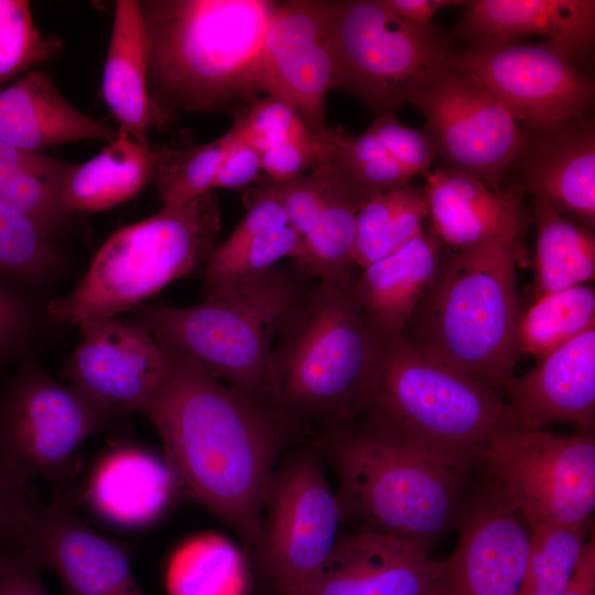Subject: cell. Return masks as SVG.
<instances>
[{
	"mask_svg": "<svg viewBox=\"0 0 595 595\" xmlns=\"http://www.w3.org/2000/svg\"><path fill=\"white\" fill-rule=\"evenodd\" d=\"M333 1L279 2L257 62L260 93L293 107L317 134L325 136V100L335 88V63L328 42Z\"/></svg>",
	"mask_w": 595,
	"mask_h": 595,
	"instance_id": "15",
	"label": "cell"
},
{
	"mask_svg": "<svg viewBox=\"0 0 595 595\" xmlns=\"http://www.w3.org/2000/svg\"><path fill=\"white\" fill-rule=\"evenodd\" d=\"M587 523H547L530 530L519 595H564L584 554Z\"/></svg>",
	"mask_w": 595,
	"mask_h": 595,
	"instance_id": "34",
	"label": "cell"
},
{
	"mask_svg": "<svg viewBox=\"0 0 595 595\" xmlns=\"http://www.w3.org/2000/svg\"><path fill=\"white\" fill-rule=\"evenodd\" d=\"M327 161L374 194L410 183L412 177L389 155L368 129L353 136L344 128H327Z\"/></svg>",
	"mask_w": 595,
	"mask_h": 595,
	"instance_id": "35",
	"label": "cell"
},
{
	"mask_svg": "<svg viewBox=\"0 0 595 595\" xmlns=\"http://www.w3.org/2000/svg\"><path fill=\"white\" fill-rule=\"evenodd\" d=\"M118 134L102 120L75 108L51 76L32 69L0 90V141L39 152L79 140L111 142Z\"/></svg>",
	"mask_w": 595,
	"mask_h": 595,
	"instance_id": "24",
	"label": "cell"
},
{
	"mask_svg": "<svg viewBox=\"0 0 595 595\" xmlns=\"http://www.w3.org/2000/svg\"><path fill=\"white\" fill-rule=\"evenodd\" d=\"M368 130L412 178L431 171L436 152L424 130L402 125L394 112L377 116Z\"/></svg>",
	"mask_w": 595,
	"mask_h": 595,
	"instance_id": "43",
	"label": "cell"
},
{
	"mask_svg": "<svg viewBox=\"0 0 595 595\" xmlns=\"http://www.w3.org/2000/svg\"><path fill=\"white\" fill-rule=\"evenodd\" d=\"M62 41L43 34L25 0H0V85L56 56Z\"/></svg>",
	"mask_w": 595,
	"mask_h": 595,
	"instance_id": "37",
	"label": "cell"
},
{
	"mask_svg": "<svg viewBox=\"0 0 595 595\" xmlns=\"http://www.w3.org/2000/svg\"><path fill=\"white\" fill-rule=\"evenodd\" d=\"M536 220L533 301L595 277V235L532 198Z\"/></svg>",
	"mask_w": 595,
	"mask_h": 595,
	"instance_id": "30",
	"label": "cell"
},
{
	"mask_svg": "<svg viewBox=\"0 0 595 595\" xmlns=\"http://www.w3.org/2000/svg\"><path fill=\"white\" fill-rule=\"evenodd\" d=\"M39 502L33 485L12 480L0 472V541L11 545Z\"/></svg>",
	"mask_w": 595,
	"mask_h": 595,
	"instance_id": "46",
	"label": "cell"
},
{
	"mask_svg": "<svg viewBox=\"0 0 595 595\" xmlns=\"http://www.w3.org/2000/svg\"><path fill=\"white\" fill-rule=\"evenodd\" d=\"M42 567L26 552L8 547L0 572V595H48L41 580Z\"/></svg>",
	"mask_w": 595,
	"mask_h": 595,
	"instance_id": "47",
	"label": "cell"
},
{
	"mask_svg": "<svg viewBox=\"0 0 595 595\" xmlns=\"http://www.w3.org/2000/svg\"><path fill=\"white\" fill-rule=\"evenodd\" d=\"M424 176L429 227L448 250L469 249L498 238H518L522 228V193L518 190L495 191L445 166Z\"/></svg>",
	"mask_w": 595,
	"mask_h": 595,
	"instance_id": "23",
	"label": "cell"
},
{
	"mask_svg": "<svg viewBox=\"0 0 595 595\" xmlns=\"http://www.w3.org/2000/svg\"><path fill=\"white\" fill-rule=\"evenodd\" d=\"M291 595H444V563L413 540L340 533L318 576Z\"/></svg>",
	"mask_w": 595,
	"mask_h": 595,
	"instance_id": "19",
	"label": "cell"
},
{
	"mask_svg": "<svg viewBox=\"0 0 595 595\" xmlns=\"http://www.w3.org/2000/svg\"><path fill=\"white\" fill-rule=\"evenodd\" d=\"M175 488L166 464L137 447H118L94 468L86 489L90 507L104 519L136 528L153 521Z\"/></svg>",
	"mask_w": 595,
	"mask_h": 595,
	"instance_id": "27",
	"label": "cell"
},
{
	"mask_svg": "<svg viewBox=\"0 0 595 595\" xmlns=\"http://www.w3.org/2000/svg\"><path fill=\"white\" fill-rule=\"evenodd\" d=\"M66 360L71 385L111 413L142 412L166 367L161 342L138 322L118 316L80 328Z\"/></svg>",
	"mask_w": 595,
	"mask_h": 595,
	"instance_id": "16",
	"label": "cell"
},
{
	"mask_svg": "<svg viewBox=\"0 0 595 595\" xmlns=\"http://www.w3.org/2000/svg\"><path fill=\"white\" fill-rule=\"evenodd\" d=\"M564 595H595L594 537L587 542L576 572Z\"/></svg>",
	"mask_w": 595,
	"mask_h": 595,
	"instance_id": "50",
	"label": "cell"
},
{
	"mask_svg": "<svg viewBox=\"0 0 595 595\" xmlns=\"http://www.w3.org/2000/svg\"><path fill=\"white\" fill-rule=\"evenodd\" d=\"M507 403L518 426L574 423L592 436L595 422V327L556 348L521 377H513Z\"/></svg>",
	"mask_w": 595,
	"mask_h": 595,
	"instance_id": "21",
	"label": "cell"
},
{
	"mask_svg": "<svg viewBox=\"0 0 595 595\" xmlns=\"http://www.w3.org/2000/svg\"><path fill=\"white\" fill-rule=\"evenodd\" d=\"M324 184L321 210L301 241L298 268L318 282L342 283L356 279L353 251L357 215L377 195L364 188L327 160L318 165Z\"/></svg>",
	"mask_w": 595,
	"mask_h": 595,
	"instance_id": "29",
	"label": "cell"
},
{
	"mask_svg": "<svg viewBox=\"0 0 595 595\" xmlns=\"http://www.w3.org/2000/svg\"><path fill=\"white\" fill-rule=\"evenodd\" d=\"M64 164L42 152L24 151L0 141V177L26 170L53 171L61 169Z\"/></svg>",
	"mask_w": 595,
	"mask_h": 595,
	"instance_id": "49",
	"label": "cell"
},
{
	"mask_svg": "<svg viewBox=\"0 0 595 595\" xmlns=\"http://www.w3.org/2000/svg\"><path fill=\"white\" fill-rule=\"evenodd\" d=\"M328 42L335 88L380 116L428 89L450 71L454 50L434 26H414L381 0H333Z\"/></svg>",
	"mask_w": 595,
	"mask_h": 595,
	"instance_id": "9",
	"label": "cell"
},
{
	"mask_svg": "<svg viewBox=\"0 0 595 595\" xmlns=\"http://www.w3.org/2000/svg\"><path fill=\"white\" fill-rule=\"evenodd\" d=\"M256 187L280 205L286 216L288 226L302 241L323 204L324 184L320 167L316 166L307 175L301 174L282 181L260 176Z\"/></svg>",
	"mask_w": 595,
	"mask_h": 595,
	"instance_id": "42",
	"label": "cell"
},
{
	"mask_svg": "<svg viewBox=\"0 0 595 595\" xmlns=\"http://www.w3.org/2000/svg\"><path fill=\"white\" fill-rule=\"evenodd\" d=\"M212 538H201L173 558L167 586L171 595H224L226 551Z\"/></svg>",
	"mask_w": 595,
	"mask_h": 595,
	"instance_id": "41",
	"label": "cell"
},
{
	"mask_svg": "<svg viewBox=\"0 0 595 595\" xmlns=\"http://www.w3.org/2000/svg\"><path fill=\"white\" fill-rule=\"evenodd\" d=\"M14 548L51 567L65 595H144L127 551L82 520L68 494L41 502Z\"/></svg>",
	"mask_w": 595,
	"mask_h": 595,
	"instance_id": "17",
	"label": "cell"
},
{
	"mask_svg": "<svg viewBox=\"0 0 595 595\" xmlns=\"http://www.w3.org/2000/svg\"><path fill=\"white\" fill-rule=\"evenodd\" d=\"M511 169L513 188L530 193L562 216L594 230L595 122L588 117L543 127H523ZM508 171V172H509Z\"/></svg>",
	"mask_w": 595,
	"mask_h": 595,
	"instance_id": "20",
	"label": "cell"
},
{
	"mask_svg": "<svg viewBox=\"0 0 595 595\" xmlns=\"http://www.w3.org/2000/svg\"><path fill=\"white\" fill-rule=\"evenodd\" d=\"M101 95L119 128L141 144L149 145L152 127L165 126L149 94L148 40L139 1H116Z\"/></svg>",
	"mask_w": 595,
	"mask_h": 595,
	"instance_id": "26",
	"label": "cell"
},
{
	"mask_svg": "<svg viewBox=\"0 0 595 595\" xmlns=\"http://www.w3.org/2000/svg\"><path fill=\"white\" fill-rule=\"evenodd\" d=\"M446 248L431 230L363 269L356 279L358 302L381 334L401 333L433 283Z\"/></svg>",
	"mask_w": 595,
	"mask_h": 595,
	"instance_id": "25",
	"label": "cell"
},
{
	"mask_svg": "<svg viewBox=\"0 0 595 595\" xmlns=\"http://www.w3.org/2000/svg\"><path fill=\"white\" fill-rule=\"evenodd\" d=\"M161 344L165 371L141 413L160 435L175 488L231 528L257 555L266 493L298 422L255 403L195 359Z\"/></svg>",
	"mask_w": 595,
	"mask_h": 595,
	"instance_id": "1",
	"label": "cell"
},
{
	"mask_svg": "<svg viewBox=\"0 0 595 595\" xmlns=\"http://www.w3.org/2000/svg\"><path fill=\"white\" fill-rule=\"evenodd\" d=\"M249 108L237 120L242 134L258 154L273 147L292 143H317L324 136L314 132L298 111L278 97H253Z\"/></svg>",
	"mask_w": 595,
	"mask_h": 595,
	"instance_id": "40",
	"label": "cell"
},
{
	"mask_svg": "<svg viewBox=\"0 0 595 595\" xmlns=\"http://www.w3.org/2000/svg\"><path fill=\"white\" fill-rule=\"evenodd\" d=\"M112 418L25 357L0 398V472L21 484L45 479L56 495L67 494L80 444Z\"/></svg>",
	"mask_w": 595,
	"mask_h": 595,
	"instance_id": "10",
	"label": "cell"
},
{
	"mask_svg": "<svg viewBox=\"0 0 595 595\" xmlns=\"http://www.w3.org/2000/svg\"><path fill=\"white\" fill-rule=\"evenodd\" d=\"M382 3L403 21L419 28H432L434 15L443 8L466 7L463 0H381Z\"/></svg>",
	"mask_w": 595,
	"mask_h": 595,
	"instance_id": "48",
	"label": "cell"
},
{
	"mask_svg": "<svg viewBox=\"0 0 595 595\" xmlns=\"http://www.w3.org/2000/svg\"><path fill=\"white\" fill-rule=\"evenodd\" d=\"M342 512L314 450L288 454L275 467L262 511L257 556L280 595L322 572L340 534Z\"/></svg>",
	"mask_w": 595,
	"mask_h": 595,
	"instance_id": "12",
	"label": "cell"
},
{
	"mask_svg": "<svg viewBox=\"0 0 595 595\" xmlns=\"http://www.w3.org/2000/svg\"><path fill=\"white\" fill-rule=\"evenodd\" d=\"M359 415L421 457L465 472L490 440L519 428L493 389L401 333L381 334Z\"/></svg>",
	"mask_w": 595,
	"mask_h": 595,
	"instance_id": "3",
	"label": "cell"
},
{
	"mask_svg": "<svg viewBox=\"0 0 595 595\" xmlns=\"http://www.w3.org/2000/svg\"><path fill=\"white\" fill-rule=\"evenodd\" d=\"M592 327H595L593 286L581 284L543 295L520 317L518 354L539 361Z\"/></svg>",
	"mask_w": 595,
	"mask_h": 595,
	"instance_id": "32",
	"label": "cell"
},
{
	"mask_svg": "<svg viewBox=\"0 0 595 595\" xmlns=\"http://www.w3.org/2000/svg\"><path fill=\"white\" fill-rule=\"evenodd\" d=\"M479 463L529 531L547 523H587L594 511L593 435L515 428L490 440Z\"/></svg>",
	"mask_w": 595,
	"mask_h": 595,
	"instance_id": "11",
	"label": "cell"
},
{
	"mask_svg": "<svg viewBox=\"0 0 595 595\" xmlns=\"http://www.w3.org/2000/svg\"><path fill=\"white\" fill-rule=\"evenodd\" d=\"M410 102L424 116L423 130L445 167L504 190L523 126L480 82L450 68Z\"/></svg>",
	"mask_w": 595,
	"mask_h": 595,
	"instance_id": "14",
	"label": "cell"
},
{
	"mask_svg": "<svg viewBox=\"0 0 595 595\" xmlns=\"http://www.w3.org/2000/svg\"><path fill=\"white\" fill-rule=\"evenodd\" d=\"M450 68L480 82L529 128L588 117L594 82L549 42H506L454 51Z\"/></svg>",
	"mask_w": 595,
	"mask_h": 595,
	"instance_id": "13",
	"label": "cell"
},
{
	"mask_svg": "<svg viewBox=\"0 0 595 595\" xmlns=\"http://www.w3.org/2000/svg\"><path fill=\"white\" fill-rule=\"evenodd\" d=\"M31 327L29 306L0 277V363L22 349Z\"/></svg>",
	"mask_w": 595,
	"mask_h": 595,
	"instance_id": "45",
	"label": "cell"
},
{
	"mask_svg": "<svg viewBox=\"0 0 595 595\" xmlns=\"http://www.w3.org/2000/svg\"><path fill=\"white\" fill-rule=\"evenodd\" d=\"M458 542L444 561V595H519L530 533L496 485L463 506Z\"/></svg>",
	"mask_w": 595,
	"mask_h": 595,
	"instance_id": "18",
	"label": "cell"
},
{
	"mask_svg": "<svg viewBox=\"0 0 595 595\" xmlns=\"http://www.w3.org/2000/svg\"><path fill=\"white\" fill-rule=\"evenodd\" d=\"M356 279L318 282L279 334L271 371L279 410L335 426L359 415L381 333L361 309Z\"/></svg>",
	"mask_w": 595,
	"mask_h": 595,
	"instance_id": "6",
	"label": "cell"
},
{
	"mask_svg": "<svg viewBox=\"0 0 595 595\" xmlns=\"http://www.w3.org/2000/svg\"><path fill=\"white\" fill-rule=\"evenodd\" d=\"M153 176V148L119 128L117 137L95 156L66 164L60 198L68 214L101 212L138 196Z\"/></svg>",
	"mask_w": 595,
	"mask_h": 595,
	"instance_id": "28",
	"label": "cell"
},
{
	"mask_svg": "<svg viewBox=\"0 0 595 595\" xmlns=\"http://www.w3.org/2000/svg\"><path fill=\"white\" fill-rule=\"evenodd\" d=\"M279 2L142 0L148 87L164 123L260 94L257 62Z\"/></svg>",
	"mask_w": 595,
	"mask_h": 595,
	"instance_id": "2",
	"label": "cell"
},
{
	"mask_svg": "<svg viewBox=\"0 0 595 595\" xmlns=\"http://www.w3.org/2000/svg\"><path fill=\"white\" fill-rule=\"evenodd\" d=\"M7 550H8V545L4 542L0 541V572H1L2 566H3Z\"/></svg>",
	"mask_w": 595,
	"mask_h": 595,
	"instance_id": "51",
	"label": "cell"
},
{
	"mask_svg": "<svg viewBox=\"0 0 595 595\" xmlns=\"http://www.w3.org/2000/svg\"><path fill=\"white\" fill-rule=\"evenodd\" d=\"M235 138L219 166L213 184L217 188L245 190V186L257 181L260 175L261 161L257 150L245 138L239 121L236 119Z\"/></svg>",
	"mask_w": 595,
	"mask_h": 595,
	"instance_id": "44",
	"label": "cell"
},
{
	"mask_svg": "<svg viewBox=\"0 0 595 595\" xmlns=\"http://www.w3.org/2000/svg\"><path fill=\"white\" fill-rule=\"evenodd\" d=\"M454 34L469 47L540 36L576 62L594 46L595 1L472 0Z\"/></svg>",
	"mask_w": 595,
	"mask_h": 595,
	"instance_id": "22",
	"label": "cell"
},
{
	"mask_svg": "<svg viewBox=\"0 0 595 595\" xmlns=\"http://www.w3.org/2000/svg\"><path fill=\"white\" fill-rule=\"evenodd\" d=\"M61 264L50 236L24 216L0 204V277L46 279Z\"/></svg>",
	"mask_w": 595,
	"mask_h": 595,
	"instance_id": "36",
	"label": "cell"
},
{
	"mask_svg": "<svg viewBox=\"0 0 595 595\" xmlns=\"http://www.w3.org/2000/svg\"><path fill=\"white\" fill-rule=\"evenodd\" d=\"M428 215L424 185L410 182L370 197L357 215L353 266L364 269L402 247L422 230Z\"/></svg>",
	"mask_w": 595,
	"mask_h": 595,
	"instance_id": "31",
	"label": "cell"
},
{
	"mask_svg": "<svg viewBox=\"0 0 595 595\" xmlns=\"http://www.w3.org/2000/svg\"><path fill=\"white\" fill-rule=\"evenodd\" d=\"M342 521L430 545L456 527L465 470L425 459L365 421L327 428Z\"/></svg>",
	"mask_w": 595,
	"mask_h": 595,
	"instance_id": "7",
	"label": "cell"
},
{
	"mask_svg": "<svg viewBox=\"0 0 595 595\" xmlns=\"http://www.w3.org/2000/svg\"><path fill=\"white\" fill-rule=\"evenodd\" d=\"M516 242L506 237L464 250L446 248L433 283L404 326L409 332L401 333L493 390H507L519 357Z\"/></svg>",
	"mask_w": 595,
	"mask_h": 595,
	"instance_id": "4",
	"label": "cell"
},
{
	"mask_svg": "<svg viewBox=\"0 0 595 595\" xmlns=\"http://www.w3.org/2000/svg\"><path fill=\"white\" fill-rule=\"evenodd\" d=\"M306 292L296 271L274 266L205 293V301L195 305L141 304L132 311L158 339L255 403L281 412L272 343Z\"/></svg>",
	"mask_w": 595,
	"mask_h": 595,
	"instance_id": "5",
	"label": "cell"
},
{
	"mask_svg": "<svg viewBox=\"0 0 595 595\" xmlns=\"http://www.w3.org/2000/svg\"><path fill=\"white\" fill-rule=\"evenodd\" d=\"M300 248V237L286 225L258 236L232 251L214 249L205 269L204 292L267 271L284 257L295 259Z\"/></svg>",
	"mask_w": 595,
	"mask_h": 595,
	"instance_id": "38",
	"label": "cell"
},
{
	"mask_svg": "<svg viewBox=\"0 0 595 595\" xmlns=\"http://www.w3.org/2000/svg\"><path fill=\"white\" fill-rule=\"evenodd\" d=\"M66 166L53 171H20L0 177V204L28 218L51 236L68 213L60 198V180Z\"/></svg>",
	"mask_w": 595,
	"mask_h": 595,
	"instance_id": "39",
	"label": "cell"
},
{
	"mask_svg": "<svg viewBox=\"0 0 595 595\" xmlns=\"http://www.w3.org/2000/svg\"><path fill=\"white\" fill-rule=\"evenodd\" d=\"M234 138L231 126L226 133L205 144L153 148V182L163 207L177 206L212 192Z\"/></svg>",
	"mask_w": 595,
	"mask_h": 595,
	"instance_id": "33",
	"label": "cell"
},
{
	"mask_svg": "<svg viewBox=\"0 0 595 595\" xmlns=\"http://www.w3.org/2000/svg\"><path fill=\"white\" fill-rule=\"evenodd\" d=\"M220 224L218 196L212 191L118 229L94 256L77 285L48 303V315L82 328L134 310L207 262Z\"/></svg>",
	"mask_w": 595,
	"mask_h": 595,
	"instance_id": "8",
	"label": "cell"
}]
</instances>
